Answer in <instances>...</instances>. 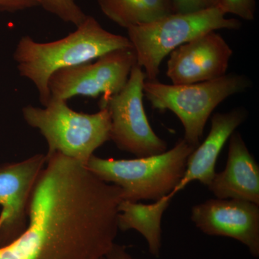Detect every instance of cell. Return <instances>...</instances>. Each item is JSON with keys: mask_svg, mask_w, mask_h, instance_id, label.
Here are the masks:
<instances>
[{"mask_svg": "<svg viewBox=\"0 0 259 259\" xmlns=\"http://www.w3.org/2000/svg\"><path fill=\"white\" fill-rule=\"evenodd\" d=\"M47 161L34 186L28 225L0 259H100L118 233L120 187L61 153Z\"/></svg>", "mask_w": 259, "mask_h": 259, "instance_id": "cell-1", "label": "cell"}, {"mask_svg": "<svg viewBox=\"0 0 259 259\" xmlns=\"http://www.w3.org/2000/svg\"><path fill=\"white\" fill-rule=\"evenodd\" d=\"M125 49H133L128 37L109 32L94 17L88 15L76 30L54 41L40 42L28 35L22 37L13 59L20 76L33 83L45 107L51 100L49 79L56 71Z\"/></svg>", "mask_w": 259, "mask_h": 259, "instance_id": "cell-2", "label": "cell"}, {"mask_svg": "<svg viewBox=\"0 0 259 259\" xmlns=\"http://www.w3.org/2000/svg\"><path fill=\"white\" fill-rule=\"evenodd\" d=\"M195 148L182 139L171 149L146 157L113 159L93 155L86 166L100 180L120 187L123 200L154 202L175 190Z\"/></svg>", "mask_w": 259, "mask_h": 259, "instance_id": "cell-3", "label": "cell"}, {"mask_svg": "<svg viewBox=\"0 0 259 259\" xmlns=\"http://www.w3.org/2000/svg\"><path fill=\"white\" fill-rule=\"evenodd\" d=\"M66 102L51 98L44 107L27 105L23 118L47 141L48 156L61 153L86 165L97 148L110 141V114L106 108L93 114L76 112Z\"/></svg>", "mask_w": 259, "mask_h": 259, "instance_id": "cell-4", "label": "cell"}, {"mask_svg": "<svg viewBox=\"0 0 259 259\" xmlns=\"http://www.w3.org/2000/svg\"><path fill=\"white\" fill-rule=\"evenodd\" d=\"M226 15L217 6L195 13H173L127 28L137 64L144 70L146 80H157L162 61L182 44L207 32L241 28L240 20Z\"/></svg>", "mask_w": 259, "mask_h": 259, "instance_id": "cell-5", "label": "cell"}, {"mask_svg": "<svg viewBox=\"0 0 259 259\" xmlns=\"http://www.w3.org/2000/svg\"><path fill=\"white\" fill-rule=\"evenodd\" d=\"M251 85L248 76L229 74L190 84H166L158 79L146 80L144 91L153 108L169 110L177 116L185 129L184 139L197 148L214 109L230 97L244 93Z\"/></svg>", "mask_w": 259, "mask_h": 259, "instance_id": "cell-6", "label": "cell"}, {"mask_svg": "<svg viewBox=\"0 0 259 259\" xmlns=\"http://www.w3.org/2000/svg\"><path fill=\"white\" fill-rule=\"evenodd\" d=\"M146 75L136 64L122 90L107 100H100L111 122L110 140L121 151L146 157L168 150V145L154 132L145 112L144 86Z\"/></svg>", "mask_w": 259, "mask_h": 259, "instance_id": "cell-7", "label": "cell"}, {"mask_svg": "<svg viewBox=\"0 0 259 259\" xmlns=\"http://www.w3.org/2000/svg\"><path fill=\"white\" fill-rule=\"evenodd\" d=\"M134 49H119L100 56L95 62L56 71L49 81L51 99L67 101L75 96L107 100L124 88L135 65Z\"/></svg>", "mask_w": 259, "mask_h": 259, "instance_id": "cell-8", "label": "cell"}, {"mask_svg": "<svg viewBox=\"0 0 259 259\" xmlns=\"http://www.w3.org/2000/svg\"><path fill=\"white\" fill-rule=\"evenodd\" d=\"M47 161V155L36 154L0 166V246L9 244L26 228L30 196Z\"/></svg>", "mask_w": 259, "mask_h": 259, "instance_id": "cell-9", "label": "cell"}, {"mask_svg": "<svg viewBox=\"0 0 259 259\" xmlns=\"http://www.w3.org/2000/svg\"><path fill=\"white\" fill-rule=\"evenodd\" d=\"M191 221L204 234L240 242L259 256V205L247 201L210 199L194 205Z\"/></svg>", "mask_w": 259, "mask_h": 259, "instance_id": "cell-10", "label": "cell"}, {"mask_svg": "<svg viewBox=\"0 0 259 259\" xmlns=\"http://www.w3.org/2000/svg\"><path fill=\"white\" fill-rule=\"evenodd\" d=\"M233 51L216 31L206 32L169 54L166 76L172 84L203 82L227 74Z\"/></svg>", "mask_w": 259, "mask_h": 259, "instance_id": "cell-11", "label": "cell"}, {"mask_svg": "<svg viewBox=\"0 0 259 259\" xmlns=\"http://www.w3.org/2000/svg\"><path fill=\"white\" fill-rule=\"evenodd\" d=\"M244 107H237L224 113L214 114L211 128L202 144H199L187 160L185 175L172 192L174 194L183 190L194 181L208 186L215 175L218 156L231 135L248 118Z\"/></svg>", "mask_w": 259, "mask_h": 259, "instance_id": "cell-12", "label": "cell"}, {"mask_svg": "<svg viewBox=\"0 0 259 259\" xmlns=\"http://www.w3.org/2000/svg\"><path fill=\"white\" fill-rule=\"evenodd\" d=\"M228 159L207 187L216 198L247 201L259 205V166L241 134L230 137Z\"/></svg>", "mask_w": 259, "mask_h": 259, "instance_id": "cell-13", "label": "cell"}, {"mask_svg": "<svg viewBox=\"0 0 259 259\" xmlns=\"http://www.w3.org/2000/svg\"><path fill=\"white\" fill-rule=\"evenodd\" d=\"M175 196L171 192L151 204L122 200L118 208L119 231L139 232L146 240L150 253L158 258L162 248V218Z\"/></svg>", "mask_w": 259, "mask_h": 259, "instance_id": "cell-14", "label": "cell"}, {"mask_svg": "<svg viewBox=\"0 0 259 259\" xmlns=\"http://www.w3.org/2000/svg\"><path fill=\"white\" fill-rule=\"evenodd\" d=\"M103 14L122 28L151 23L174 13L171 0H97Z\"/></svg>", "mask_w": 259, "mask_h": 259, "instance_id": "cell-15", "label": "cell"}, {"mask_svg": "<svg viewBox=\"0 0 259 259\" xmlns=\"http://www.w3.org/2000/svg\"><path fill=\"white\" fill-rule=\"evenodd\" d=\"M39 6L48 13L55 15L63 22L78 27L86 19L87 15L76 3V0H37Z\"/></svg>", "mask_w": 259, "mask_h": 259, "instance_id": "cell-16", "label": "cell"}, {"mask_svg": "<svg viewBox=\"0 0 259 259\" xmlns=\"http://www.w3.org/2000/svg\"><path fill=\"white\" fill-rule=\"evenodd\" d=\"M218 6L226 15H234L247 21L255 19L256 0H218Z\"/></svg>", "mask_w": 259, "mask_h": 259, "instance_id": "cell-17", "label": "cell"}, {"mask_svg": "<svg viewBox=\"0 0 259 259\" xmlns=\"http://www.w3.org/2000/svg\"><path fill=\"white\" fill-rule=\"evenodd\" d=\"M174 13H190L214 8L218 0H171Z\"/></svg>", "mask_w": 259, "mask_h": 259, "instance_id": "cell-18", "label": "cell"}, {"mask_svg": "<svg viewBox=\"0 0 259 259\" xmlns=\"http://www.w3.org/2000/svg\"><path fill=\"white\" fill-rule=\"evenodd\" d=\"M37 0H0V11L15 13L38 7Z\"/></svg>", "mask_w": 259, "mask_h": 259, "instance_id": "cell-19", "label": "cell"}, {"mask_svg": "<svg viewBox=\"0 0 259 259\" xmlns=\"http://www.w3.org/2000/svg\"><path fill=\"white\" fill-rule=\"evenodd\" d=\"M100 259H140L130 254L125 245L115 243Z\"/></svg>", "mask_w": 259, "mask_h": 259, "instance_id": "cell-20", "label": "cell"}]
</instances>
